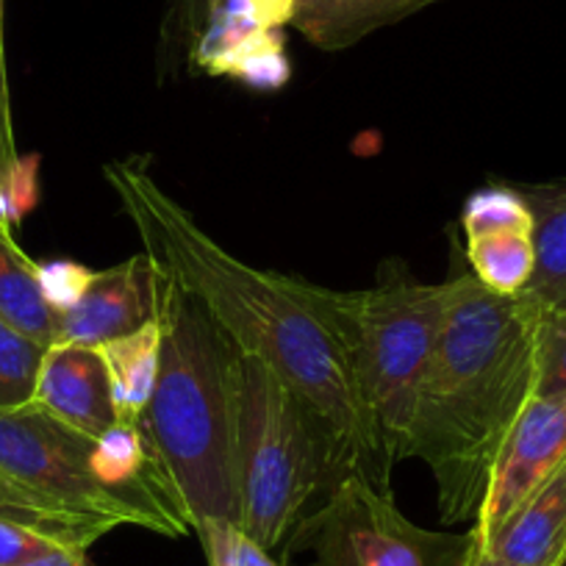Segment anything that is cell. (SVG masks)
Instances as JSON below:
<instances>
[{"label":"cell","mask_w":566,"mask_h":566,"mask_svg":"<svg viewBox=\"0 0 566 566\" xmlns=\"http://www.w3.org/2000/svg\"><path fill=\"white\" fill-rule=\"evenodd\" d=\"M103 176L178 290L206 308L239 353L270 367L306 402L339 478L361 472L389 489L391 467L358 389L334 290L233 255L139 161H112Z\"/></svg>","instance_id":"1"},{"label":"cell","mask_w":566,"mask_h":566,"mask_svg":"<svg viewBox=\"0 0 566 566\" xmlns=\"http://www.w3.org/2000/svg\"><path fill=\"white\" fill-rule=\"evenodd\" d=\"M538 317L522 295H494L472 272L453 277L411 424V455L431 470L448 525L478 520L500 448L533 397Z\"/></svg>","instance_id":"2"},{"label":"cell","mask_w":566,"mask_h":566,"mask_svg":"<svg viewBox=\"0 0 566 566\" xmlns=\"http://www.w3.org/2000/svg\"><path fill=\"white\" fill-rule=\"evenodd\" d=\"M159 380L142 417L150 448L176 486L189 527L239 525L233 461V345L195 297L170 281Z\"/></svg>","instance_id":"3"},{"label":"cell","mask_w":566,"mask_h":566,"mask_svg":"<svg viewBox=\"0 0 566 566\" xmlns=\"http://www.w3.org/2000/svg\"><path fill=\"white\" fill-rule=\"evenodd\" d=\"M233 461L239 527L270 553L290 538L334 472L325 433L306 402L270 367L239 350L233 353Z\"/></svg>","instance_id":"4"},{"label":"cell","mask_w":566,"mask_h":566,"mask_svg":"<svg viewBox=\"0 0 566 566\" xmlns=\"http://www.w3.org/2000/svg\"><path fill=\"white\" fill-rule=\"evenodd\" d=\"M450 297L453 277L422 283L397 264H389V275H380L369 290L334 292L358 389L389 467L411 459L413 408L448 319Z\"/></svg>","instance_id":"5"},{"label":"cell","mask_w":566,"mask_h":566,"mask_svg":"<svg viewBox=\"0 0 566 566\" xmlns=\"http://www.w3.org/2000/svg\"><path fill=\"white\" fill-rule=\"evenodd\" d=\"M475 533L419 527L397 509L389 489L361 472H347L328 500L303 516L281 544L286 566H467Z\"/></svg>","instance_id":"6"},{"label":"cell","mask_w":566,"mask_h":566,"mask_svg":"<svg viewBox=\"0 0 566 566\" xmlns=\"http://www.w3.org/2000/svg\"><path fill=\"white\" fill-rule=\"evenodd\" d=\"M97 439L75 431L36 402L0 408V472L40 497L95 520L156 531L148 511L108 486L95 470Z\"/></svg>","instance_id":"7"},{"label":"cell","mask_w":566,"mask_h":566,"mask_svg":"<svg viewBox=\"0 0 566 566\" xmlns=\"http://www.w3.org/2000/svg\"><path fill=\"white\" fill-rule=\"evenodd\" d=\"M292 7L295 0H214L189 62L253 90H281L290 81L283 29Z\"/></svg>","instance_id":"8"},{"label":"cell","mask_w":566,"mask_h":566,"mask_svg":"<svg viewBox=\"0 0 566 566\" xmlns=\"http://www.w3.org/2000/svg\"><path fill=\"white\" fill-rule=\"evenodd\" d=\"M170 275L145 250L92 272L78 301L56 312V342L101 347L142 328L165 312Z\"/></svg>","instance_id":"9"},{"label":"cell","mask_w":566,"mask_h":566,"mask_svg":"<svg viewBox=\"0 0 566 566\" xmlns=\"http://www.w3.org/2000/svg\"><path fill=\"white\" fill-rule=\"evenodd\" d=\"M470 272L494 295L516 297L536 270L533 209L522 189L483 187L461 209Z\"/></svg>","instance_id":"10"},{"label":"cell","mask_w":566,"mask_h":566,"mask_svg":"<svg viewBox=\"0 0 566 566\" xmlns=\"http://www.w3.org/2000/svg\"><path fill=\"white\" fill-rule=\"evenodd\" d=\"M566 461V397H531L500 448L475 533H489Z\"/></svg>","instance_id":"11"},{"label":"cell","mask_w":566,"mask_h":566,"mask_svg":"<svg viewBox=\"0 0 566 566\" xmlns=\"http://www.w3.org/2000/svg\"><path fill=\"white\" fill-rule=\"evenodd\" d=\"M31 402L92 439H101L119 422L112 380L97 347L70 342L48 347Z\"/></svg>","instance_id":"12"},{"label":"cell","mask_w":566,"mask_h":566,"mask_svg":"<svg viewBox=\"0 0 566 566\" xmlns=\"http://www.w3.org/2000/svg\"><path fill=\"white\" fill-rule=\"evenodd\" d=\"M475 538L486 553L511 564H558L566 553V461L500 525L475 533Z\"/></svg>","instance_id":"13"},{"label":"cell","mask_w":566,"mask_h":566,"mask_svg":"<svg viewBox=\"0 0 566 566\" xmlns=\"http://www.w3.org/2000/svg\"><path fill=\"white\" fill-rule=\"evenodd\" d=\"M439 0H295L290 25L319 51H345Z\"/></svg>","instance_id":"14"},{"label":"cell","mask_w":566,"mask_h":566,"mask_svg":"<svg viewBox=\"0 0 566 566\" xmlns=\"http://www.w3.org/2000/svg\"><path fill=\"white\" fill-rule=\"evenodd\" d=\"M161 339H165V323L159 317L97 347L112 380L119 422H142L148 411L159 380Z\"/></svg>","instance_id":"15"},{"label":"cell","mask_w":566,"mask_h":566,"mask_svg":"<svg viewBox=\"0 0 566 566\" xmlns=\"http://www.w3.org/2000/svg\"><path fill=\"white\" fill-rule=\"evenodd\" d=\"M522 195L531 203L536 220V270L522 297L538 312H549L566 306V184L527 187Z\"/></svg>","instance_id":"16"},{"label":"cell","mask_w":566,"mask_h":566,"mask_svg":"<svg viewBox=\"0 0 566 566\" xmlns=\"http://www.w3.org/2000/svg\"><path fill=\"white\" fill-rule=\"evenodd\" d=\"M0 319L40 345H56V308L42 290L40 264L0 226Z\"/></svg>","instance_id":"17"},{"label":"cell","mask_w":566,"mask_h":566,"mask_svg":"<svg viewBox=\"0 0 566 566\" xmlns=\"http://www.w3.org/2000/svg\"><path fill=\"white\" fill-rule=\"evenodd\" d=\"M0 520L23 522V525L36 527V531L67 544V547L78 549H90V544H95L97 538L112 533L101 522L73 514V511L40 497L31 489L20 486L18 481H12L3 472H0Z\"/></svg>","instance_id":"18"},{"label":"cell","mask_w":566,"mask_h":566,"mask_svg":"<svg viewBox=\"0 0 566 566\" xmlns=\"http://www.w3.org/2000/svg\"><path fill=\"white\" fill-rule=\"evenodd\" d=\"M45 345L0 319V408L23 406L34 397Z\"/></svg>","instance_id":"19"},{"label":"cell","mask_w":566,"mask_h":566,"mask_svg":"<svg viewBox=\"0 0 566 566\" xmlns=\"http://www.w3.org/2000/svg\"><path fill=\"white\" fill-rule=\"evenodd\" d=\"M203 544L209 566H286L281 558L250 538L237 522L209 520L192 527Z\"/></svg>","instance_id":"20"},{"label":"cell","mask_w":566,"mask_h":566,"mask_svg":"<svg viewBox=\"0 0 566 566\" xmlns=\"http://www.w3.org/2000/svg\"><path fill=\"white\" fill-rule=\"evenodd\" d=\"M533 397H566V306L549 308L538 317Z\"/></svg>","instance_id":"21"},{"label":"cell","mask_w":566,"mask_h":566,"mask_svg":"<svg viewBox=\"0 0 566 566\" xmlns=\"http://www.w3.org/2000/svg\"><path fill=\"white\" fill-rule=\"evenodd\" d=\"M211 3L214 0H167L165 25H161V48H165L167 64L176 67L184 56L189 59L203 31Z\"/></svg>","instance_id":"22"},{"label":"cell","mask_w":566,"mask_h":566,"mask_svg":"<svg viewBox=\"0 0 566 566\" xmlns=\"http://www.w3.org/2000/svg\"><path fill=\"white\" fill-rule=\"evenodd\" d=\"M56 547H67V544L23 522L0 520V566H18Z\"/></svg>","instance_id":"23"},{"label":"cell","mask_w":566,"mask_h":566,"mask_svg":"<svg viewBox=\"0 0 566 566\" xmlns=\"http://www.w3.org/2000/svg\"><path fill=\"white\" fill-rule=\"evenodd\" d=\"M40 277L48 301L59 312V308H67L70 303L78 301V295L84 292L86 283H90L92 270L75 264V261H53V264L45 266L40 264Z\"/></svg>","instance_id":"24"},{"label":"cell","mask_w":566,"mask_h":566,"mask_svg":"<svg viewBox=\"0 0 566 566\" xmlns=\"http://www.w3.org/2000/svg\"><path fill=\"white\" fill-rule=\"evenodd\" d=\"M18 178H20V159L14 154V136H12V117L0 108V192L7 198L12 220H20L18 214Z\"/></svg>","instance_id":"25"},{"label":"cell","mask_w":566,"mask_h":566,"mask_svg":"<svg viewBox=\"0 0 566 566\" xmlns=\"http://www.w3.org/2000/svg\"><path fill=\"white\" fill-rule=\"evenodd\" d=\"M18 566H92V560L86 558V549L78 547H56L45 555H36V558L23 560Z\"/></svg>","instance_id":"26"},{"label":"cell","mask_w":566,"mask_h":566,"mask_svg":"<svg viewBox=\"0 0 566 566\" xmlns=\"http://www.w3.org/2000/svg\"><path fill=\"white\" fill-rule=\"evenodd\" d=\"M0 108L12 117L9 108V81H7V51H3V0H0Z\"/></svg>","instance_id":"27"},{"label":"cell","mask_w":566,"mask_h":566,"mask_svg":"<svg viewBox=\"0 0 566 566\" xmlns=\"http://www.w3.org/2000/svg\"><path fill=\"white\" fill-rule=\"evenodd\" d=\"M472 533H475V531H472ZM467 566H520V564H511V560L494 558V555L486 553V549H483L481 544H478V538H475L470 558H467Z\"/></svg>","instance_id":"28"},{"label":"cell","mask_w":566,"mask_h":566,"mask_svg":"<svg viewBox=\"0 0 566 566\" xmlns=\"http://www.w3.org/2000/svg\"><path fill=\"white\" fill-rule=\"evenodd\" d=\"M555 566H566V553L560 555V560H558V564H555Z\"/></svg>","instance_id":"29"}]
</instances>
